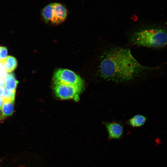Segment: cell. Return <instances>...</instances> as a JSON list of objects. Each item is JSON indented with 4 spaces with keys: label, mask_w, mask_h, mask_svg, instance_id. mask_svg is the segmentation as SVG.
Listing matches in <instances>:
<instances>
[{
    "label": "cell",
    "mask_w": 167,
    "mask_h": 167,
    "mask_svg": "<svg viewBox=\"0 0 167 167\" xmlns=\"http://www.w3.org/2000/svg\"><path fill=\"white\" fill-rule=\"evenodd\" d=\"M161 67L143 65L134 57L130 49L110 42L100 55L98 71L104 80L123 83L134 81Z\"/></svg>",
    "instance_id": "1"
},
{
    "label": "cell",
    "mask_w": 167,
    "mask_h": 167,
    "mask_svg": "<svg viewBox=\"0 0 167 167\" xmlns=\"http://www.w3.org/2000/svg\"><path fill=\"white\" fill-rule=\"evenodd\" d=\"M166 24L139 25L127 33V41L132 46L153 49L164 48L167 41Z\"/></svg>",
    "instance_id": "2"
},
{
    "label": "cell",
    "mask_w": 167,
    "mask_h": 167,
    "mask_svg": "<svg viewBox=\"0 0 167 167\" xmlns=\"http://www.w3.org/2000/svg\"><path fill=\"white\" fill-rule=\"evenodd\" d=\"M53 88L56 96L63 100H79V96L84 88L83 79L73 71L68 69H59L54 72Z\"/></svg>",
    "instance_id": "3"
},
{
    "label": "cell",
    "mask_w": 167,
    "mask_h": 167,
    "mask_svg": "<svg viewBox=\"0 0 167 167\" xmlns=\"http://www.w3.org/2000/svg\"><path fill=\"white\" fill-rule=\"evenodd\" d=\"M35 157L28 152L7 155L0 158V167H36Z\"/></svg>",
    "instance_id": "4"
},
{
    "label": "cell",
    "mask_w": 167,
    "mask_h": 167,
    "mask_svg": "<svg viewBox=\"0 0 167 167\" xmlns=\"http://www.w3.org/2000/svg\"><path fill=\"white\" fill-rule=\"evenodd\" d=\"M42 16L46 23L49 22L55 24L63 22L67 15V11L61 4L53 3L45 6L41 11Z\"/></svg>",
    "instance_id": "5"
},
{
    "label": "cell",
    "mask_w": 167,
    "mask_h": 167,
    "mask_svg": "<svg viewBox=\"0 0 167 167\" xmlns=\"http://www.w3.org/2000/svg\"><path fill=\"white\" fill-rule=\"evenodd\" d=\"M105 125L110 139H117L121 137L123 133V128L120 124L112 122H105Z\"/></svg>",
    "instance_id": "6"
},
{
    "label": "cell",
    "mask_w": 167,
    "mask_h": 167,
    "mask_svg": "<svg viewBox=\"0 0 167 167\" xmlns=\"http://www.w3.org/2000/svg\"><path fill=\"white\" fill-rule=\"evenodd\" d=\"M18 83L14 73L7 72L4 77L2 87L8 91L15 93Z\"/></svg>",
    "instance_id": "7"
},
{
    "label": "cell",
    "mask_w": 167,
    "mask_h": 167,
    "mask_svg": "<svg viewBox=\"0 0 167 167\" xmlns=\"http://www.w3.org/2000/svg\"><path fill=\"white\" fill-rule=\"evenodd\" d=\"M1 109L2 113L4 118L11 115L13 113L15 100L4 98Z\"/></svg>",
    "instance_id": "8"
},
{
    "label": "cell",
    "mask_w": 167,
    "mask_h": 167,
    "mask_svg": "<svg viewBox=\"0 0 167 167\" xmlns=\"http://www.w3.org/2000/svg\"><path fill=\"white\" fill-rule=\"evenodd\" d=\"M0 63L4 67L6 72H11L14 71L16 68L18 64L16 58L11 56L6 57Z\"/></svg>",
    "instance_id": "9"
},
{
    "label": "cell",
    "mask_w": 167,
    "mask_h": 167,
    "mask_svg": "<svg viewBox=\"0 0 167 167\" xmlns=\"http://www.w3.org/2000/svg\"><path fill=\"white\" fill-rule=\"evenodd\" d=\"M146 120V118L141 115L134 116L128 121L129 125L133 127H139L143 125Z\"/></svg>",
    "instance_id": "10"
},
{
    "label": "cell",
    "mask_w": 167,
    "mask_h": 167,
    "mask_svg": "<svg viewBox=\"0 0 167 167\" xmlns=\"http://www.w3.org/2000/svg\"><path fill=\"white\" fill-rule=\"evenodd\" d=\"M7 54V48L5 47L0 46V62L6 57Z\"/></svg>",
    "instance_id": "11"
},
{
    "label": "cell",
    "mask_w": 167,
    "mask_h": 167,
    "mask_svg": "<svg viewBox=\"0 0 167 167\" xmlns=\"http://www.w3.org/2000/svg\"><path fill=\"white\" fill-rule=\"evenodd\" d=\"M3 103V100L2 97H0V110H1Z\"/></svg>",
    "instance_id": "12"
},
{
    "label": "cell",
    "mask_w": 167,
    "mask_h": 167,
    "mask_svg": "<svg viewBox=\"0 0 167 167\" xmlns=\"http://www.w3.org/2000/svg\"><path fill=\"white\" fill-rule=\"evenodd\" d=\"M3 91V88L2 87V88L0 87V97H2Z\"/></svg>",
    "instance_id": "13"
},
{
    "label": "cell",
    "mask_w": 167,
    "mask_h": 167,
    "mask_svg": "<svg viewBox=\"0 0 167 167\" xmlns=\"http://www.w3.org/2000/svg\"><path fill=\"white\" fill-rule=\"evenodd\" d=\"M4 117L2 115L1 110H0V120L3 119Z\"/></svg>",
    "instance_id": "14"
}]
</instances>
